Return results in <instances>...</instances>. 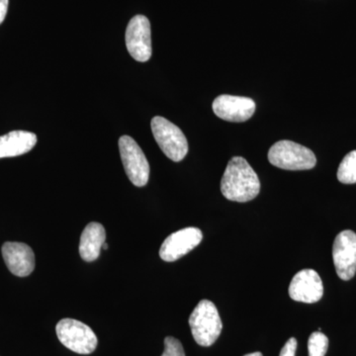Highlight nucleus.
<instances>
[{
  "mask_svg": "<svg viewBox=\"0 0 356 356\" xmlns=\"http://www.w3.org/2000/svg\"><path fill=\"white\" fill-rule=\"evenodd\" d=\"M37 136L27 131H13L0 137V159L29 153L36 146Z\"/></svg>",
  "mask_w": 356,
  "mask_h": 356,
  "instance_id": "ddd939ff",
  "label": "nucleus"
},
{
  "mask_svg": "<svg viewBox=\"0 0 356 356\" xmlns=\"http://www.w3.org/2000/svg\"><path fill=\"white\" fill-rule=\"evenodd\" d=\"M268 161L276 168L286 170H307L317 163L315 154L308 147L283 140L275 143L268 152Z\"/></svg>",
  "mask_w": 356,
  "mask_h": 356,
  "instance_id": "7ed1b4c3",
  "label": "nucleus"
},
{
  "mask_svg": "<svg viewBox=\"0 0 356 356\" xmlns=\"http://www.w3.org/2000/svg\"><path fill=\"white\" fill-rule=\"evenodd\" d=\"M324 286L317 271L303 269L293 277L289 286L290 298L303 303H316L322 299Z\"/></svg>",
  "mask_w": 356,
  "mask_h": 356,
  "instance_id": "9d476101",
  "label": "nucleus"
},
{
  "mask_svg": "<svg viewBox=\"0 0 356 356\" xmlns=\"http://www.w3.org/2000/svg\"><path fill=\"white\" fill-rule=\"evenodd\" d=\"M56 332L60 343L79 355H90L97 348L95 332L79 321L63 318L58 323Z\"/></svg>",
  "mask_w": 356,
  "mask_h": 356,
  "instance_id": "20e7f679",
  "label": "nucleus"
},
{
  "mask_svg": "<svg viewBox=\"0 0 356 356\" xmlns=\"http://www.w3.org/2000/svg\"><path fill=\"white\" fill-rule=\"evenodd\" d=\"M221 191L228 200L248 202L259 195L261 182L250 163L241 156H235L229 161L222 175Z\"/></svg>",
  "mask_w": 356,
  "mask_h": 356,
  "instance_id": "f257e3e1",
  "label": "nucleus"
},
{
  "mask_svg": "<svg viewBox=\"0 0 356 356\" xmlns=\"http://www.w3.org/2000/svg\"><path fill=\"white\" fill-rule=\"evenodd\" d=\"M106 240L104 227L99 222L88 224L81 234L79 242V254L83 261H95L99 257L103 243Z\"/></svg>",
  "mask_w": 356,
  "mask_h": 356,
  "instance_id": "4468645a",
  "label": "nucleus"
},
{
  "mask_svg": "<svg viewBox=\"0 0 356 356\" xmlns=\"http://www.w3.org/2000/svg\"><path fill=\"white\" fill-rule=\"evenodd\" d=\"M297 339L291 337L280 351V356H295L297 350Z\"/></svg>",
  "mask_w": 356,
  "mask_h": 356,
  "instance_id": "a211bd4d",
  "label": "nucleus"
},
{
  "mask_svg": "<svg viewBox=\"0 0 356 356\" xmlns=\"http://www.w3.org/2000/svg\"><path fill=\"white\" fill-rule=\"evenodd\" d=\"M332 259L339 277L350 280L356 273V234L350 229L341 232L334 238Z\"/></svg>",
  "mask_w": 356,
  "mask_h": 356,
  "instance_id": "6e6552de",
  "label": "nucleus"
},
{
  "mask_svg": "<svg viewBox=\"0 0 356 356\" xmlns=\"http://www.w3.org/2000/svg\"><path fill=\"white\" fill-rule=\"evenodd\" d=\"M1 250L6 266L14 275L26 277L34 270L35 254L29 245L7 242L2 245Z\"/></svg>",
  "mask_w": 356,
  "mask_h": 356,
  "instance_id": "f8f14e48",
  "label": "nucleus"
},
{
  "mask_svg": "<svg viewBox=\"0 0 356 356\" xmlns=\"http://www.w3.org/2000/svg\"><path fill=\"white\" fill-rule=\"evenodd\" d=\"M126 47L134 60L146 63L152 57L151 23L144 15H136L129 22L125 35Z\"/></svg>",
  "mask_w": 356,
  "mask_h": 356,
  "instance_id": "0eeeda50",
  "label": "nucleus"
},
{
  "mask_svg": "<svg viewBox=\"0 0 356 356\" xmlns=\"http://www.w3.org/2000/svg\"><path fill=\"white\" fill-rule=\"evenodd\" d=\"M243 356H264L261 353H248V355H245Z\"/></svg>",
  "mask_w": 356,
  "mask_h": 356,
  "instance_id": "aec40b11",
  "label": "nucleus"
},
{
  "mask_svg": "<svg viewBox=\"0 0 356 356\" xmlns=\"http://www.w3.org/2000/svg\"><path fill=\"white\" fill-rule=\"evenodd\" d=\"M161 356H185L184 346L175 337H165V351Z\"/></svg>",
  "mask_w": 356,
  "mask_h": 356,
  "instance_id": "f3484780",
  "label": "nucleus"
},
{
  "mask_svg": "<svg viewBox=\"0 0 356 356\" xmlns=\"http://www.w3.org/2000/svg\"><path fill=\"white\" fill-rule=\"evenodd\" d=\"M202 238V232L198 228L189 227L179 229L165 238L159 250V257L168 262L177 261L197 247Z\"/></svg>",
  "mask_w": 356,
  "mask_h": 356,
  "instance_id": "1a4fd4ad",
  "label": "nucleus"
},
{
  "mask_svg": "<svg viewBox=\"0 0 356 356\" xmlns=\"http://www.w3.org/2000/svg\"><path fill=\"white\" fill-rule=\"evenodd\" d=\"M154 139L163 154L173 161H182L188 153V143L182 131L172 122L161 116L151 123Z\"/></svg>",
  "mask_w": 356,
  "mask_h": 356,
  "instance_id": "39448f33",
  "label": "nucleus"
},
{
  "mask_svg": "<svg viewBox=\"0 0 356 356\" xmlns=\"http://www.w3.org/2000/svg\"><path fill=\"white\" fill-rule=\"evenodd\" d=\"M194 341L201 346H211L221 334L222 324L217 307L209 300L199 302L189 317Z\"/></svg>",
  "mask_w": 356,
  "mask_h": 356,
  "instance_id": "f03ea898",
  "label": "nucleus"
},
{
  "mask_svg": "<svg viewBox=\"0 0 356 356\" xmlns=\"http://www.w3.org/2000/svg\"><path fill=\"white\" fill-rule=\"evenodd\" d=\"M8 0H0V24L6 19L8 10Z\"/></svg>",
  "mask_w": 356,
  "mask_h": 356,
  "instance_id": "6ab92c4d",
  "label": "nucleus"
},
{
  "mask_svg": "<svg viewBox=\"0 0 356 356\" xmlns=\"http://www.w3.org/2000/svg\"><path fill=\"white\" fill-rule=\"evenodd\" d=\"M337 179L343 184H356V151L344 156L337 170Z\"/></svg>",
  "mask_w": 356,
  "mask_h": 356,
  "instance_id": "2eb2a0df",
  "label": "nucleus"
},
{
  "mask_svg": "<svg viewBox=\"0 0 356 356\" xmlns=\"http://www.w3.org/2000/svg\"><path fill=\"white\" fill-rule=\"evenodd\" d=\"M213 111L222 120L241 123L252 118L255 103L242 96L220 95L213 102Z\"/></svg>",
  "mask_w": 356,
  "mask_h": 356,
  "instance_id": "9b49d317",
  "label": "nucleus"
},
{
  "mask_svg": "<svg viewBox=\"0 0 356 356\" xmlns=\"http://www.w3.org/2000/svg\"><path fill=\"white\" fill-rule=\"evenodd\" d=\"M102 248L103 250H107V248H108V245H107L106 243H103Z\"/></svg>",
  "mask_w": 356,
  "mask_h": 356,
  "instance_id": "412c9836",
  "label": "nucleus"
},
{
  "mask_svg": "<svg viewBox=\"0 0 356 356\" xmlns=\"http://www.w3.org/2000/svg\"><path fill=\"white\" fill-rule=\"evenodd\" d=\"M119 149L129 179L135 186H145L149 181V165L144 152L130 136H122Z\"/></svg>",
  "mask_w": 356,
  "mask_h": 356,
  "instance_id": "423d86ee",
  "label": "nucleus"
},
{
  "mask_svg": "<svg viewBox=\"0 0 356 356\" xmlns=\"http://www.w3.org/2000/svg\"><path fill=\"white\" fill-rule=\"evenodd\" d=\"M327 348H329V339L323 332H313L309 337V356H325Z\"/></svg>",
  "mask_w": 356,
  "mask_h": 356,
  "instance_id": "dca6fc26",
  "label": "nucleus"
}]
</instances>
